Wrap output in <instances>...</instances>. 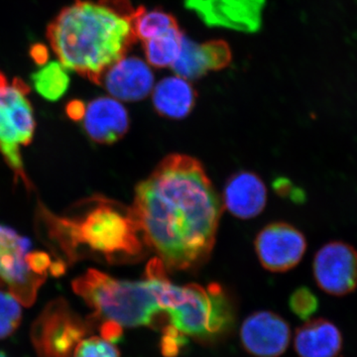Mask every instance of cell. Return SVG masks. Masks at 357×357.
Returning a JSON list of instances; mask_svg holds the SVG:
<instances>
[{"mask_svg":"<svg viewBox=\"0 0 357 357\" xmlns=\"http://www.w3.org/2000/svg\"><path fill=\"white\" fill-rule=\"evenodd\" d=\"M208 27H222L244 33L261 29L266 0H184Z\"/></svg>","mask_w":357,"mask_h":357,"instance_id":"11","label":"cell"},{"mask_svg":"<svg viewBox=\"0 0 357 357\" xmlns=\"http://www.w3.org/2000/svg\"><path fill=\"white\" fill-rule=\"evenodd\" d=\"M184 34L175 27L168 32L144 41V52L148 63L156 68L172 67L182 49Z\"/></svg>","mask_w":357,"mask_h":357,"instance_id":"20","label":"cell"},{"mask_svg":"<svg viewBox=\"0 0 357 357\" xmlns=\"http://www.w3.org/2000/svg\"><path fill=\"white\" fill-rule=\"evenodd\" d=\"M187 342V337L168 325L163 328V335L160 344L162 354L166 357L177 356Z\"/></svg>","mask_w":357,"mask_h":357,"instance_id":"25","label":"cell"},{"mask_svg":"<svg viewBox=\"0 0 357 357\" xmlns=\"http://www.w3.org/2000/svg\"><path fill=\"white\" fill-rule=\"evenodd\" d=\"M159 294L168 325L185 337L210 340L227 332L234 323L231 304L218 284L178 286L166 276Z\"/></svg>","mask_w":357,"mask_h":357,"instance_id":"5","label":"cell"},{"mask_svg":"<svg viewBox=\"0 0 357 357\" xmlns=\"http://www.w3.org/2000/svg\"><path fill=\"white\" fill-rule=\"evenodd\" d=\"M73 357H121V352L114 342L102 337H91L79 342Z\"/></svg>","mask_w":357,"mask_h":357,"instance_id":"24","label":"cell"},{"mask_svg":"<svg viewBox=\"0 0 357 357\" xmlns=\"http://www.w3.org/2000/svg\"><path fill=\"white\" fill-rule=\"evenodd\" d=\"M275 192L282 198H289L293 203L303 204L307 199L306 192L301 188L296 187L289 178L279 177L274 181Z\"/></svg>","mask_w":357,"mask_h":357,"instance_id":"26","label":"cell"},{"mask_svg":"<svg viewBox=\"0 0 357 357\" xmlns=\"http://www.w3.org/2000/svg\"><path fill=\"white\" fill-rule=\"evenodd\" d=\"M0 357H7L6 354H3V352L0 351Z\"/></svg>","mask_w":357,"mask_h":357,"instance_id":"29","label":"cell"},{"mask_svg":"<svg viewBox=\"0 0 357 357\" xmlns=\"http://www.w3.org/2000/svg\"><path fill=\"white\" fill-rule=\"evenodd\" d=\"M84 112H86V105L79 100H75L70 102L67 107V112L70 119L74 121H82L83 119Z\"/></svg>","mask_w":357,"mask_h":357,"instance_id":"27","label":"cell"},{"mask_svg":"<svg viewBox=\"0 0 357 357\" xmlns=\"http://www.w3.org/2000/svg\"><path fill=\"white\" fill-rule=\"evenodd\" d=\"M109 95L121 102H139L154 89V75L137 57H124L103 75L102 84Z\"/></svg>","mask_w":357,"mask_h":357,"instance_id":"13","label":"cell"},{"mask_svg":"<svg viewBox=\"0 0 357 357\" xmlns=\"http://www.w3.org/2000/svg\"><path fill=\"white\" fill-rule=\"evenodd\" d=\"M86 332V325L64 301H55L33 326V344L41 357H70Z\"/></svg>","mask_w":357,"mask_h":357,"instance_id":"8","label":"cell"},{"mask_svg":"<svg viewBox=\"0 0 357 357\" xmlns=\"http://www.w3.org/2000/svg\"><path fill=\"white\" fill-rule=\"evenodd\" d=\"M175 27H178V23L171 14L158 9L147 11L144 7L136 8L133 18L134 33L136 38L143 42L158 37Z\"/></svg>","mask_w":357,"mask_h":357,"instance_id":"21","label":"cell"},{"mask_svg":"<svg viewBox=\"0 0 357 357\" xmlns=\"http://www.w3.org/2000/svg\"><path fill=\"white\" fill-rule=\"evenodd\" d=\"M22 318L20 301L9 292L0 291V340L13 335Z\"/></svg>","mask_w":357,"mask_h":357,"instance_id":"22","label":"cell"},{"mask_svg":"<svg viewBox=\"0 0 357 357\" xmlns=\"http://www.w3.org/2000/svg\"><path fill=\"white\" fill-rule=\"evenodd\" d=\"M33 86L45 100L56 102L65 95L70 86L67 69L59 61L42 65L32 74Z\"/></svg>","mask_w":357,"mask_h":357,"instance_id":"19","label":"cell"},{"mask_svg":"<svg viewBox=\"0 0 357 357\" xmlns=\"http://www.w3.org/2000/svg\"><path fill=\"white\" fill-rule=\"evenodd\" d=\"M30 86L15 77L9 82L0 72V152L15 174L29 185L21 159V147L29 144L35 130V119L27 96Z\"/></svg>","mask_w":357,"mask_h":357,"instance_id":"7","label":"cell"},{"mask_svg":"<svg viewBox=\"0 0 357 357\" xmlns=\"http://www.w3.org/2000/svg\"><path fill=\"white\" fill-rule=\"evenodd\" d=\"M161 260L148 264L145 278L139 281L119 280L98 270L89 269L73 282L75 293L83 298L100 323L121 328L152 326L164 314L160 303V285L166 275Z\"/></svg>","mask_w":357,"mask_h":357,"instance_id":"4","label":"cell"},{"mask_svg":"<svg viewBox=\"0 0 357 357\" xmlns=\"http://www.w3.org/2000/svg\"><path fill=\"white\" fill-rule=\"evenodd\" d=\"M152 100L156 112L171 119H183L190 114L196 102V93L187 79L168 77L153 89Z\"/></svg>","mask_w":357,"mask_h":357,"instance_id":"18","label":"cell"},{"mask_svg":"<svg viewBox=\"0 0 357 357\" xmlns=\"http://www.w3.org/2000/svg\"><path fill=\"white\" fill-rule=\"evenodd\" d=\"M63 271L64 267L54 264L46 253L32 251L28 239L0 225V287H6L20 304L31 306L49 272Z\"/></svg>","mask_w":357,"mask_h":357,"instance_id":"6","label":"cell"},{"mask_svg":"<svg viewBox=\"0 0 357 357\" xmlns=\"http://www.w3.org/2000/svg\"><path fill=\"white\" fill-rule=\"evenodd\" d=\"M312 275L324 292L344 297L357 288V248L342 241L324 244L312 259Z\"/></svg>","mask_w":357,"mask_h":357,"instance_id":"9","label":"cell"},{"mask_svg":"<svg viewBox=\"0 0 357 357\" xmlns=\"http://www.w3.org/2000/svg\"><path fill=\"white\" fill-rule=\"evenodd\" d=\"M83 121L89 138L100 144L117 142L129 128L128 110L110 96H100L86 105Z\"/></svg>","mask_w":357,"mask_h":357,"instance_id":"14","label":"cell"},{"mask_svg":"<svg viewBox=\"0 0 357 357\" xmlns=\"http://www.w3.org/2000/svg\"><path fill=\"white\" fill-rule=\"evenodd\" d=\"M306 236L287 222H273L265 227L255 239V251L268 271L287 272L297 266L306 255Z\"/></svg>","mask_w":357,"mask_h":357,"instance_id":"10","label":"cell"},{"mask_svg":"<svg viewBox=\"0 0 357 357\" xmlns=\"http://www.w3.org/2000/svg\"><path fill=\"white\" fill-rule=\"evenodd\" d=\"M131 210L164 266L187 270L210 256L222 206L198 160L172 154L136 187Z\"/></svg>","mask_w":357,"mask_h":357,"instance_id":"1","label":"cell"},{"mask_svg":"<svg viewBox=\"0 0 357 357\" xmlns=\"http://www.w3.org/2000/svg\"><path fill=\"white\" fill-rule=\"evenodd\" d=\"M289 307L296 317L304 321L312 318L319 307L318 296L311 289L299 287L294 291L289 299Z\"/></svg>","mask_w":357,"mask_h":357,"instance_id":"23","label":"cell"},{"mask_svg":"<svg viewBox=\"0 0 357 357\" xmlns=\"http://www.w3.org/2000/svg\"><path fill=\"white\" fill-rule=\"evenodd\" d=\"M74 217H57L44 211L49 239L70 262L86 255L102 256L107 262L136 259L146 244L131 208L96 198Z\"/></svg>","mask_w":357,"mask_h":357,"instance_id":"3","label":"cell"},{"mask_svg":"<svg viewBox=\"0 0 357 357\" xmlns=\"http://www.w3.org/2000/svg\"><path fill=\"white\" fill-rule=\"evenodd\" d=\"M295 349L300 357H337L342 351V335L326 319L306 321L295 335Z\"/></svg>","mask_w":357,"mask_h":357,"instance_id":"17","label":"cell"},{"mask_svg":"<svg viewBox=\"0 0 357 357\" xmlns=\"http://www.w3.org/2000/svg\"><path fill=\"white\" fill-rule=\"evenodd\" d=\"M241 340L244 349L252 356L278 357L290 344V326L273 312H253L241 325Z\"/></svg>","mask_w":357,"mask_h":357,"instance_id":"12","label":"cell"},{"mask_svg":"<svg viewBox=\"0 0 357 357\" xmlns=\"http://www.w3.org/2000/svg\"><path fill=\"white\" fill-rule=\"evenodd\" d=\"M231 51L225 41L198 44L183 37L182 49L172 69L185 79H198L210 70H222L229 65Z\"/></svg>","mask_w":357,"mask_h":357,"instance_id":"15","label":"cell"},{"mask_svg":"<svg viewBox=\"0 0 357 357\" xmlns=\"http://www.w3.org/2000/svg\"><path fill=\"white\" fill-rule=\"evenodd\" d=\"M128 0H77L52 21L47 37L59 62L96 84L137 40Z\"/></svg>","mask_w":357,"mask_h":357,"instance_id":"2","label":"cell"},{"mask_svg":"<svg viewBox=\"0 0 357 357\" xmlns=\"http://www.w3.org/2000/svg\"><path fill=\"white\" fill-rule=\"evenodd\" d=\"M267 189L256 174L239 172L231 176L223 192V206L243 220L257 217L266 206Z\"/></svg>","mask_w":357,"mask_h":357,"instance_id":"16","label":"cell"},{"mask_svg":"<svg viewBox=\"0 0 357 357\" xmlns=\"http://www.w3.org/2000/svg\"><path fill=\"white\" fill-rule=\"evenodd\" d=\"M31 56L33 60L39 65L46 64L48 60V50L47 47L42 44H36L32 47Z\"/></svg>","mask_w":357,"mask_h":357,"instance_id":"28","label":"cell"}]
</instances>
